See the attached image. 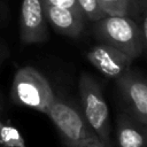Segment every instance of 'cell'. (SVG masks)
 Returning <instances> with one entry per match:
<instances>
[{
    "mask_svg": "<svg viewBox=\"0 0 147 147\" xmlns=\"http://www.w3.org/2000/svg\"><path fill=\"white\" fill-rule=\"evenodd\" d=\"M94 23V33L101 42L119 49L133 60L144 53L147 38L136 21L126 16L107 15Z\"/></svg>",
    "mask_w": 147,
    "mask_h": 147,
    "instance_id": "6da1fadb",
    "label": "cell"
},
{
    "mask_svg": "<svg viewBox=\"0 0 147 147\" xmlns=\"http://www.w3.org/2000/svg\"><path fill=\"white\" fill-rule=\"evenodd\" d=\"M82 114L106 147H111L110 118L102 88L98 80L88 72H83L78 82Z\"/></svg>",
    "mask_w": 147,
    "mask_h": 147,
    "instance_id": "7a4b0ae2",
    "label": "cell"
},
{
    "mask_svg": "<svg viewBox=\"0 0 147 147\" xmlns=\"http://www.w3.org/2000/svg\"><path fill=\"white\" fill-rule=\"evenodd\" d=\"M54 98L49 82L33 67H23L15 72L11 86V99L15 103L46 115Z\"/></svg>",
    "mask_w": 147,
    "mask_h": 147,
    "instance_id": "3957f363",
    "label": "cell"
},
{
    "mask_svg": "<svg viewBox=\"0 0 147 147\" xmlns=\"http://www.w3.org/2000/svg\"><path fill=\"white\" fill-rule=\"evenodd\" d=\"M46 115L57 129L64 146L101 142L86 123L82 111L69 101L55 95Z\"/></svg>",
    "mask_w": 147,
    "mask_h": 147,
    "instance_id": "277c9868",
    "label": "cell"
},
{
    "mask_svg": "<svg viewBox=\"0 0 147 147\" xmlns=\"http://www.w3.org/2000/svg\"><path fill=\"white\" fill-rule=\"evenodd\" d=\"M122 99L130 114L142 125H147V83L131 68L116 78Z\"/></svg>",
    "mask_w": 147,
    "mask_h": 147,
    "instance_id": "5b68a950",
    "label": "cell"
},
{
    "mask_svg": "<svg viewBox=\"0 0 147 147\" xmlns=\"http://www.w3.org/2000/svg\"><path fill=\"white\" fill-rule=\"evenodd\" d=\"M41 0H22L20 39L23 44H38L48 39V26Z\"/></svg>",
    "mask_w": 147,
    "mask_h": 147,
    "instance_id": "8992f818",
    "label": "cell"
},
{
    "mask_svg": "<svg viewBox=\"0 0 147 147\" xmlns=\"http://www.w3.org/2000/svg\"><path fill=\"white\" fill-rule=\"evenodd\" d=\"M86 57L103 76L115 79L130 69L133 62V59L127 54L101 41L87 51Z\"/></svg>",
    "mask_w": 147,
    "mask_h": 147,
    "instance_id": "52a82bcc",
    "label": "cell"
},
{
    "mask_svg": "<svg viewBox=\"0 0 147 147\" xmlns=\"http://www.w3.org/2000/svg\"><path fill=\"white\" fill-rule=\"evenodd\" d=\"M42 5L47 22L62 34L77 38L84 31L85 17L80 11L46 3Z\"/></svg>",
    "mask_w": 147,
    "mask_h": 147,
    "instance_id": "ba28073f",
    "label": "cell"
},
{
    "mask_svg": "<svg viewBox=\"0 0 147 147\" xmlns=\"http://www.w3.org/2000/svg\"><path fill=\"white\" fill-rule=\"evenodd\" d=\"M116 140L118 147H146V125L126 111L121 113L116 121Z\"/></svg>",
    "mask_w": 147,
    "mask_h": 147,
    "instance_id": "9c48e42d",
    "label": "cell"
},
{
    "mask_svg": "<svg viewBox=\"0 0 147 147\" xmlns=\"http://www.w3.org/2000/svg\"><path fill=\"white\" fill-rule=\"evenodd\" d=\"M101 9L109 16H126L138 21L146 15V0H96Z\"/></svg>",
    "mask_w": 147,
    "mask_h": 147,
    "instance_id": "30bf717a",
    "label": "cell"
},
{
    "mask_svg": "<svg viewBox=\"0 0 147 147\" xmlns=\"http://www.w3.org/2000/svg\"><path fill=\"white\" fill-rule=\"evenodd\" d=\"M0 146L2 147H28L21 131L10 122L0 121Z\"/></svg>",
    "mask_w": 147,
    "mask_h": 147,
    "instance_id": "8fae6325",
    "label": "cell"
},
{
    "mask_svg": "<svg viewBox=\"0 0 147 147\" xmlns=\"http://www.w3.org/2000/svg\"><path fill=\"white\" fill-rule=\"evenodd\" d=\"M76 2L83 16L88 21L98 22L107 16L96 0H76Z\"/></svg>",
    "mask_w": 147,
    "mask_h": 147,
    "instance_id": "7c38bea8",
    "label": "cell"
},
{
    "mask_svg": "<svg viewBox=\"0 0 147 147\" xmlns=\"http://www.w3.org/2000/svg\"><path fill=\"white\" fill-rule=\"evenodd\" d=\"M42 3L51 5V6H56V7H62V8H69L72 10H79L76 0H41ZM82 13V11H80Z\"/></svg>",
    "mask_w": 147,
    "mask_h": 147,
    "instance_id": "4fadbf2b",
    "label": "cell"
},
{
    "mask_svg": "<svg viewBox=\"0 0 147 147\" xmlns=\"http://www.w3.org/2000/svg\"><path fill=\"white\" fill-rule=\"evenodd\" d=\"M65 147H106L102 142H88L83 145H76V146H65Z\"/></svg>",
    "mask_w": 147,
    "mask_h": 147,
    "instance_id": "5bb4252c",
    "label": "cell"
},
{
    "mask_svg": "<svg viewBox=\"0 0 147 147\" xmlns=\"http://www.w3.org/2000/svg\"><path fill=\"white\" fill-rule=\"evenodd\" d=\"M2 18V10H1V6H0V21Z\"/></svg>",
    "mask_w": 147,
    "mask_h": 147,
    "instance_id": "9a60e30c",
    "label": "cell"
},
{
    "mask_svg": "<svg viewBox=\"0 0 147 147\" xmlns=\"http://www.w3.org/2000/svg\"><path fill=\"white\" fill-rule=\"evenodd\" d=\"M0 147H2V146H0Z\"/></svg>",
    "mask_w": 147,
    "mask_h": 147,
    "instance_id": "2e32d148",
    "label": "cell"
}]
</instances>
